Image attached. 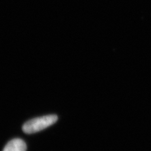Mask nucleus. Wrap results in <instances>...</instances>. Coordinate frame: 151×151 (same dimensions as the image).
<instances>
[{
    "label": "nucleus",
    "instance_id": "1",
    "mask_svg": "<svg viewBox=\"0 0 151 151\" xmlns=\"http://www.w3.org/2000/svg\"><path fill=\"white\" fill-rule=\"evenodd\" d=\"M58 117L55 115H49L37 117L28 120L23 125L22 130L26 134H31L40 132L54 124Z\"/></svg>",
    "mask_w": 151,
    "mask_h": 151
},
{
    "label": "nucleus",
    "instance_id": "2",
    "mask_svg": "<svg viewBox=\"0 0 151 151\" xmlns=\"http://www.w3.org/2000/svg\"><path fill=\"white\" fill-rule=\"evenodd\" d=\"M27 145L21 139H14L5 145L3 151H26Z\"/></svg>",
    "mask_w": 151,
    "mask_h": 151
}]
</instances>
